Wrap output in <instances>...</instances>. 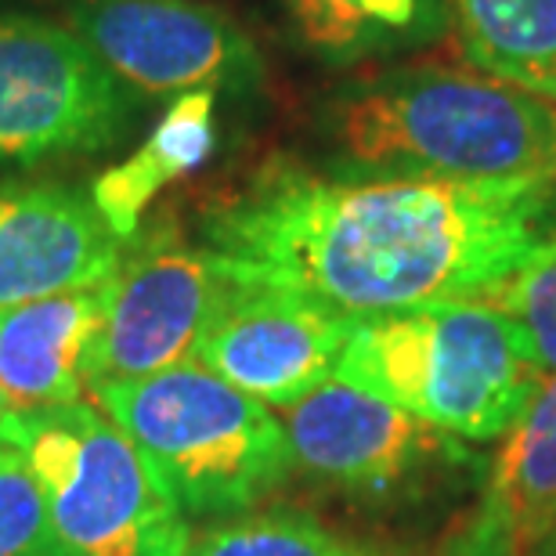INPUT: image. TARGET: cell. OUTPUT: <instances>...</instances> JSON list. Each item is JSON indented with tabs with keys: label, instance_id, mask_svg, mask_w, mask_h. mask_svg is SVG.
Returning a JSON list of instances; mask_svg holds the SVG:
<instances>
[{
	"label": "cell",
	"instance_id": "cell-3",
	"mask_svg": "<svg viewBox=\"0 0 556 556\" xmlns=\"http://www.w3.org/2000/svg\"><path fill=\"white\" fill-rule=\"evenodd\" d=\"M332 376L459 441L503 438L546 380L525 329L484 300L354 321Z\"/></svg>",
	"mask_w": 556,
	"mask_h": 556
},
{
	"label": "cell",
	"instance_id": "cell-22",
	"mask_svg": "<svg viewBox=\"0 0 556 556\" xmlns=\"http://www.w3.org/2000/svg\"><path fill=\"white\" fill-rule=\"evenodd\" d=\"M444 556H477V553H470V549H463V546H452Z\"/></svg>",
	"mask_w": 556,
	"mask_h": 556
},
{
	"label": "cell",
	"instance_id": "cell-10",
	"mask_svg": "<svg viewBox=\"0 0 556 556\" xmlns=\"http://www.w3.org/2000/svg\"><path fill=\"white\" fill-rule=\"evenodd\" d=\"M354 318L296 293L236 286L195 348L199 365L242 394L286 408L337 372Z\"/></svg>",
	"mask_w": 556,
	"mask_h": 556
},
{
	"label": "cell",
	"instance_id": "cell-16",
	"mask_svg": "<svg viewBox=\"0 0 556 556\" xmlns=\"http://www.w3.org/2000/svg\"><path fill=\"white\" fill-rule=\"evenodd\" d=\"M466 65L556 102V0H452Z\"/></svg>",
	"mask_w": 556,
	"mask_h": 556
},
{
	"label": "cell",
	"instance_id": "cell-6",
	"mask_svg": "<svg viewBox=\"0 0 556 556\" xmlns=\"http://www.w3.org/2000/svg\"><path fill=\"white\" fill-rule=\"evenodd\" d=\"M130 113L124 80L73 29L0 15V163L102 152Z\"/></svg>",
	"mask_w": 556,
	"mask_h": 556
},
{
	"label": "cell",
	"instance_id": "cell-19",
	"mask_svg": "<svg viewBox=\"0 0 556 556\" xmlns=\"http://www.w3.org/2000/svg\"><path fill=\"white\" fill-rule=\"evenodd\" d=\"M0 556H70L54 535L26 455L8 441H0Z\"/></svg>",
	"mask_w": 556,
	"mask_h": 556
},
{
	"label": "cell",
	"instance_id": "cell-7",
	"mask_svg": "<svg viewBox=\"0 0 556 556\" xmlns=\"http://www.w3.org/2000/svg\"><path fill=\"white\" fill-rule=\"evenodd\" d=\"M105 278V307L87 348L84 383L144 380L195 358V348L236 293L217 253L174 236L130 239Z\"/></svg>",
	"mask_w": 556,
	"mask_h": 556
},
{
	"label": "cell",
	"instance_id": "cell-14",
	"mask_svg": "<svg viewBox=\"0 0 556 556\" xmlns=\"http://www.w3.org/2000/svg\"><path fill=\"white\" fill-rule=\"evenodd\" d=\"M214 102L217 91H188L166 109L149 141L91 188V199L116 239L138 236L144 206L177 177L192 174L214 149Z\"/></svg>",
	"mask_w": 556,
	"mask_h": 556
},
{
	"label": "cell",
	"instance_id": "cell-18",
	"mask_svg": "<svg viewBox=\"0 0 556 556\" xmlns=\"http://www.w3.org/2000/svg\"><path fill=\"white\" fill-rule=\"evenodd\" d=\"M473 300L506 311L525 329L542 372L556 376V239H549L517 271H509L503 282H495Z\"/></svg>",
	"mask_w": 556,
	"mask_h": 556
},
{
	"label": "cell",
	"instance_id": "cell-12",
	"mask_svg": "<svg viewBox=\"0 0 556 556\" xmlns=\"http://www.w3.org/2000/svg\"><path fill=\"white\" fill-rule=\"evenodd\" d=\"M556 531V376L503 433L470 525L455 546L477 556H535Z\"/></svg>",
	"mask_w": 556,
	"mask_h": 556
},
{
	"label": "cell",
	"instance_id": "cell-15",
	"mask_svg": "<svg viewBox=\"0 0 556 556\" xmlns=\"http://www.w3.org/2000/svg\"><path fill=\"white\" fill-rule=\"evenodd\" d=\"M296 37L326 62L413 51L452 29V0H286Z\"/></svg>",
	"mask_w": 556,
	"mask_h": 556
},
{
	"label": "cell",
	"instance_id": "cell-20",
	"mask_svg": "<svg viewBox=\"0 0 556 556\" xmlns=\"http://www.w3.org/2000/svg\"><path fill=\"white\" fill-rule=\"evenodd\" d=\"M15 422H18V416L11 413V405H8L4 391H0V441H8V444H11V433H15Z\"/></svg>",
	"mask_w": 556,
	"mask_h": 556
},
{
	"label": "cell",
	"instance_id": "cell-2",
	"mask_svg": "<svg viewBox=\"0 0 556 556\" xmlns=\"http://www.w3.org/2000/svg\"><path fill=\"white\" fill-rule=\"evenodd\" d=\"M329 135L365 177L556 181V102L473 65H397L351 84Z\"/></svg>",
	"mask_w": 556,
	"mask_h": 556
},
{
	"label": "cell",
	"instance_id": "cell-1",
	"mask_svg": "<svg viewBox=\"0 0 556 556\" xmlns=\"http://www.w3.org/2000/svg\"><path fill=\"white\" fill-rule=\"evenodd\" d=\"M203 231L236 286L362 321L503 282L556 239V181L326 177L275 163L210 206Z\"/></svg>",
	"mask_w": 556,
	"mask_h": 556
},
{
	"label": "cell",
	"instance_id": "cell-17",
	"mask_svg": "<svg viewBox=\"0 0 556 556\" xmlns=\"http://www.w3.org/2000/svg\"><path fill=\"white\" fill-rule=\"evenodd\" d=\"M181 556H380L348 542L300 509H264V514L225 520L203 535H188Z\"/></svg>",
	"mask_w": 556,
	"mask_h": 556
},
{
	"label": "cell",
	"instance_id": "cell-21",
	"mask_svg": "<svg viewBox=\"0 0 556 556\" xmlns=\"http://www.w3.org/2000/svg\"><path fill=\"white\" fill-rule=\"evenodd\" d=\"M535 556H556V531H553V535H549L546 542H542V549H539Z\"/></svg>",
	"mask_w": 556,
	"mask_h": 556
},
{
	"label": "cell",
	"instance_id": "cell-11",
	"mask_svg": "<svg viewBox=\"0 0 556 556\" xmlns=\"http://www.w3.org/2000/svg\"><path fill=\"white\" fill-rule=\"evenodd\" d=\"M124 247L80 188H0V311L105 282Z\"/></svg>",
	"mask_w": 556,
	"mask_h": 556
},
{
	"label": "cell",
	"instance_id": "cell-13",
	"mask_svg": "<svg viewBox=\"0 0 556 556\" xmlns=\"http://www.w3.org/2000/svg\"><path fill=\"white\" fill-rule=\"evenodd\" d=\"M102 307L105 282L0 311V391L11 413L80 402L84 362Z\"/></svg>",
	"mask_w": 556,
	"mask_h": 556
},
{
	"label": "cell",
	"instance_id": "cell-4",
	"mask_svg": "<svg viewBox=\"0 0 556 556\" xmlns=\"http://www.w3.org/2000/svg\"><path fill=\"white\" fill-rule=\"evenodd\" d=\"M91 397L144 452L185 514H242L293 466L282 419L199 362L91 387Z\"/></svg>",
	"mask_w": 556,
	"mask_h": 556
},
{
	"label": "cell",
	"instance_id": "cell-8",
	"mask_svg": "<svg viewBox=\"0 0 556 556\" xmlns=\"http://www.w3.org/2000/svg\"><path fill=\"white\" fill-rule=\"evenodd\" d=\"M282 427L300 470L362 495H394L477 463L459 438L340 376L286 405Z\"/></svg>",
	"mask_w": 556,
	"mask_h": 556
},
{
	"label": "cell",
	"instance_id": "cell-5",
	"mask_svg": "<svg viewBox=\"0 0 556 556\" xmlns=\"http://www.w3.org/2000/svg\"><path fill=\"white\" fill-rule=\"evenodd\" d=\"M11 444L37 477L51 528L70 556H181L185 509L94 402L18 416Z\"/></svg>",
	"mask_w": 556,
	"mask_h": 556
},
{
	"label": "cell",
	"instance_id": "cell-9",
	"mask_svg": "<svg viewBox=\"0 0 556 556\" xmlns=\"http://www.w3.org/2000/svg\"><path fill=\"white\" fill-rule=\"evenodd\" d=\"M73 33L144 94L242 87L261 76L250 37L199 0H76Z\"/></svg>",
	"mask_w": 556,
	"mask_h": 556
}]
</instances>
